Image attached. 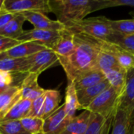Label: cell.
<instances>
[{"instance_id": "f546056e", "label": "cell", "mask_w": 134, "mask_h": 134, "mask_svg": "<svg viewBox=\"0 0 134 134\" xmlns=\"http://www.w3.org/2000/svg\"><path fill=\"white\" fill-rule=\"evenodd\" d=\"M110 25L115 32L122 35L134 34V18L128 20H109Z\"/></svg>"}, {"instance_id": "d6a6232c", "label": "cell", "mask_w": 134, "mask_h": 134, "mask_svg": "<svg viewBox=\"0 0 134 134\" xmlns=\"http://www.w3.org/2000/svg\"><path fill=\"white\" fill-rule=\"evenodd\" d=\"M14 74L13 72L0 70V90H5L12 86H16L13 84L15 81Z\"/></svg>"}, {"instance_id": "ffe728a7", "label": "cell", "mask_w": 134, "mask_h": 134, "mask_svg": "<svg viewBox=\"0 0 134 134\" xmlns=\"http://www.w3.org/2000/svg\"><path fill=\"white\" fill-rule=\"evenodd\" d=\"M105 79V75L102 71L94 69L79 76L73 82V83L75 85V90L78 91L96 86Z\"/></svg>"}, {"instance_id": "e575fe53", "label": "cell", "mask_w": 134, "mask_h": 134, "mask_svg": "<svg viewBox=\"0 0 134 134\" xmlns=\"http://www.w3.org/2000/svg\"><path fill=\"white\" fill-rule=\"evenodd\" d=\"M21 42L16 40V39H13L9 38L2 35H0V53L5 52L11 48L19 45Z\"/></svg>"}, {"instance_id": "e0dca14e", "label": "cell", "mask_w": 134, "mask_h": 134, "mask_svg": "<svg viewBox=\"0 0 134 134\" xmlns=\"http://www.w3.org/2000/svg\"><path fill=\"white\" fill-rule=\"evenodd\" d=\"M104 46L113 54L116 59L118 64L122 68L126 69L127 71L130 68H134V54L122 49L117 45L108 42L107 41L102 40Z\"/></svg>"}, {"instance_id": "603a6c76", "label": "cell", "mask_w": 134, "mask_h": 134, "mask_svg": "<svg viewBox=\"0 0 134 134\" xmlns=\"http://www.w3.org/2000/svg\"><path fill=\"white\" fill-rule=\"evenodd\" d=\"M32 101L29 99H20L0 120V122L20 120L27 117Z\"/></svg>"}, {"instance_id": "7c38bea8", "label": "cell", "mask_w": 134, "mask_h": 134, "mask_svg": "<svg viewBox=\"0 0 134 134\" xmlns=\"http://www.w3.org/2000/svg\"><path fill=\"white\" fill-rule=\"evenodd\" d=\"M35 55L21 58H5L0 60V70L13 73H29L32 67Z\"/></svg>"}, {"instance_id": "60d3db41", "label": "cell", "mask_w": 134, "mask_h": 134, "mask_svg": "<svg viewBox=\"0 0 134 134\" xmlns=\"http://www.w3.org/2000/svg\"><path fill=\"white\" fill-rule=\"evenodd\" d=\"M38 134H44V133H38Z\"/></svg>"}, {"instance_id": "4316f807", "label": "cell", "mask_w": 134, "mask_h": 134, "mask_svg": "<svg viewBox=\"0 0 134 134\" xmlns=\"http://www.w3.org/2000/svg\"><path fill=\"white\" fill-rule=\"evenodd\" d=\"M61 101V94L58 90H46L44 100V114L42 119H46L52 113H53L60 106Z\"/></svg>"}, {"instance_id": "ac0fdd59", "label": "cell", "mask_w": 134, "mask_h": 134, "mask_svg": "<svg viewBox=\"0 0 134 134\" xmlns=\"http://www.w3.org/2000/svg\"><path fill=\"white\" fill-rule=\"evenodd\" d=\"M104 74L110 86L113 87L119 95H121L126 86L127 70L118 65L105 71Z\"/></svg>"}, {"instance_id": "4dcf8cb0", "label": "cell", "mask_w": 134, "mask_h": 134, "mask_svg": "<svg viewBox=\"0 0 134 134\" xmlns=\"http://www.w3.org/2000/svg\"><path fill=\"white\" fill-rule=\"evenodd\" d=\"M0 134H29L22 126L20 120L0 122Z\"/></svg>"}, {"instance_id": "7402d4cb", "label": "cell", "mask_w": 134, "mask_h": 134, "mask_svg": "<svg viewBox=\"0 0 134 134\" xmlns=\"http://www.w3.org/2000/svg\"><path fill=\"white\" fill-rule=\"evenodd\" d=\"M130 121L127 113L117 107L112 119L111 134H130Z\"/></svg>"}, {"instance_id": "4fadbf2b", "label": "cell", "mask_w": 134, "mask_h": 134, "mask_svg": "<svg viewBox=\"0 0 134 134\" xmlns=\"http://www.w3.org/2000/svg\"><path fill=\"white\" fill-rule=\"evenodd\" d=\"M57 62L59 63L57 54L52 49H44L35 54L34 62L29 73H34L39 75L49 68L55 65Z\"/></svg>"}, {"instance_id": "9c48e42d", "label": "cell", "mask_w": 134, "mask_h": 134, "mask_svg": "<svg viewBox=\"0 0 134 134\" xmlns=\"http://www.w3.org/2000/svg\"><path fill=\"white\" fill-rule=\"evenodd\" d=\"M21 14L25 17L26 20L33 24L34 28L50 31H62L65 28L64 24L60 21L50 20L44 13L39 12H24Z\"/></svg>"}, {"instance_id": "2e32d148", "label": "cell", "mask_w": 134, "mask_h": 134, "mask_svg": "<svg viewBox=\"0 0 134 134\" xmlns=\"http://www.w3.org/2000/svg\"><path fill=\"white\" fill-rule=\"evenodd\" d=\"M44 49L46 48L37 42H21L19 45L5 51V54L9 58H21L35 55Z\"/></svg>"}, {"instance_id": "7a4b0ae2", "label": "cell", "mask_w": 134, "mask_h": 134, "mask_svg": "<svg viewBox=\"0 0 134 134\" xmlns=\"http://www.w3.org/2000/svg\"><path fill=\"white\" fill-rule=\"evenodd\" d=\"M50 12L64 26L79 22L94 12L100 9V0H51Z\"/></svg>"}, {"instance_id": "74e56055", "label": "cell", "mask_w": 134, "mask_h": 134, "mask_svg": "<svg viewBox=\"0 0 134 134\" xmlns=\"http://www.w3.org/2000/svg\"><path fill=\"white\" fill-rule=\"evenodd\" d=\"M3 2H4V0H0V10L2 9V5H3Z\"/></svg>"}, {"instance_id": "52a82bcc", "label": "cell", "mask_w": 134, "mask_h": 134, "mask_svg": "<svg viewBox=\"0 0 134 134\" xmlns=\"http://www.w3.org/2000/svg\"><path fill=\"white\" fill-rule=\"evenodd\" d=\"M118 107L123 109L130 121L131 130L134 129V68L127 71L125 88L119 97Z\"/></svg>"}, {"instance_id": "44dd1931", "label": "cell", "mask_w": 134, "mask_h": 134, "mask_svg": "<svg viewBox=\"0 0 134 134\" xmlns=\"http://www.w3.org/2000/svg\"><path fill=\"white\" fill-rule=\"evenodd\" d=\"M91 112L84 110L82 113L75 115L68 124L65 130L61 134H84L89 125Z\"/></svg>"}, {"instance_id": "cb8c5ba5", "label": "cell", "mask_w": 134, "mask_h": 134, "mask_svg": "<svg viewBox=\"0 0 134 134\" xmlns=\"http://www.w3.org/2000/svg\"><path fill=\"white\" fill-rule=\"evenodd\" d=\"M25 21L26 19L21 13H16L13 20L0 30V35L17 40L24 32L23 24Z\"/></svg>"}, {"instance_id": "1f68e13d", "label": "cell", "mask_w": 134, "mask_h": 134, "mask_svg": "<svg viewBox=\"0 0 134 134\" xmlns=\"http://www.w3.org/2000/svg\"><path fill=\"white\" fill-rule=\"evenodd\" d=\"M45 93L32 101L27 117H36V118H40L42 119L43 114H44Z\"/></svg>"}, {"instance_id": "5bb4252c", "label": "cell", "mask_w": 134, "mask_h": 134, "mask_svg": "<svg viewBox=\"0 0 134 134\" xmlns=\"http://www.w3.org/2000/svg\"><path fill=\"white\" fill-rule=\"evenodd\" d=\"M20 99V86H12L0 94V120Z\"/></svg>"}, {"instance_id": "f35d334b", "label": "cell", "mask_w": 134, "mask_h": 134, "mask_svg": "<svg viewBox=\"0 0 134 134\" xmlns=\"http://www.w3.org/2000/svg\"><path fill=\"white\" fill-rule=\"evenodd\" d=\"M130 134H134V129L133 130H132L130 131Z\"/></svg>"}, {"instance_id": "f1b7e54d", "label": "cell", "mask_w": 134, "mask_h": 134, "mask_svg": "<svg viewBox=\"0 0 134 134\" xmlns=\"http://www.w3.org/2000/svg\"><path fill=\"white\" fill-rule=\"evenodd\" d=\"M23 128L29 134L42 133L44 120L36 117H25L20 120Z\"/></svg>"}, {"instance_id": "83f0119b", "label": "cell", "mask_w": 134, "mask_h": 134, "mask_svg": "<svg viewBox=\"0 0 134 134\" xmlns=\"http://www.w3.org/2000/svg\"><path fill=\"white\" fill-rule=\"evenodd\" d=\"M104 41L119 46L123 49H126L134 54V34L122 35L117 32H113Z\"/></svg>"}, {"instance_id": "836d02e7", "label": "cell", "mask_w": 134, "mask_h": 134, "mask_svg": "<svg viewBox=\"0 0 134 134\" xmlns=\"http://www.w3.org/2000/svg\"><path fill=\"white\" fill-rule=\"evenodd\" d=\"M115 6L134 7V0H100V9Z\"/></svg>"}, {"instance_id": "ba28073f", "label": "cell", "mask_w": 134, "mask_h": 134, "mask_svg": "<svg viewBox=\"0 0 134 134\" xmlns=\"http://www.w3.org/2000/svg\"><path fill=\"white\" fill-rule=\"evenodd\" d=\"M69 122L70 120L66 116L65 107L63 104L53 113L44 119L42 133L61 134Z\"/></svg>"}, {"instance_id": "8992f818", "label": "cell", "mask_w": 134, "mask_h": 134, "mask_svg": "<svg viewBox=\"0 0 134 134\" xmlns=\"http://www.w3.org/2000/svg\"><path fill=\"white\" fill-rule=\"evenodd\" d=\"M61 31H50L41 29H31L24 31L23 34L17 39L20 42H35L46 49H53L57 45Z\"/></svg>"}, {"instance_id": "3957f363", "label": "cell", "mask_w": 134, "mask_h": 134, "mask_svg": "<svg viewBox=\"0 0 134 134\" xmlns=\"http://www.w3.org/2000/svg\"><path fill=\"white\" fill-rule=\"evenodd\" d=\"M109 20L103 16L91 17L69 24L65 27L74 33H82L100 40H105L114 32L110 25Z\"/></svg>"}, {"instance_id": "8fae6325", "label": "cell", "mask_w": 134, "mask_h": 134, "mask_svg": "<svg viewBox=\"0 0 134 134\" xmlns=\"http://www.w3.org/2000/svg\"><path fill=\"white\" fill-rule=\"evenodd\" d=\"M111 86L107 79L102 81L96 86L77 91V97L80 109L86 110L90 104L104 90Z\"/></svg>"}, {"instance_id": "277c9868", "label": "cell", "mask_w": 134, "mask_h": 134, "mask_svg": "<svg viewBox=\"0 0 134 134\" xmlns=\"http://www.w3.org/2000/svg\"><path fill=\"white\" fill-rule=\"evenodd\" d=\"M120 95L111 86L102 92L87 108V111L106 119L114 115Z\"/></svg>"}, {"instance_id": "5b68a950", "label": "cell", "mask_w": 134, "mask_h": 134, "mask_svg": "<svg viewBox=\"0 0 134 134\" xmlns=\"http://www.w3.org/2000/svg\"><path fill=\"white\" fill-rule=\"evenodd\" d=\"M2 10L13 13L28 11L49 13V0H4Z\"/></svg>"}, {"instance_id": "484cf974", "label": "cell", "mask_w": 134, "mask_h": 134, "mask_svg": "<svg viewBox=\"0 0 134 134\" xmlns=\"http://www.w3.org/2000/svg\"><path fill=\"white\" fill-rule=\"evenodd\" d=\"M101 41V49L98 54L97 62H96V69L104 73L105 71L118 66L119 64L113 56V54L104 46L102 40Z\"/></svg>"}, {"instance_id": "9a60e30c", "label": "cell", "mask_w": 134, "mask_h": 134, "mask_svg": "<svg viewBox=\"0 0 134 134\" xmlns=\"http://www.w3.org/2000/svg\"><path fill=\"white\" fill-rule=\"evenodd\" d=\"M74 37L75 33L66 27L60 31V38L53 49L58 59L65 58L72 53L75 48Z\"/></svg>"}, {"instance_id": "8d00e7d4", "label": "cell", "mask_w": 134, "mask_h": 134, "mask_svg": "<svg viewBox=\"0 0 134 134\" xmlns=\"http://www.w3.org/2000/svg\"><path fill=\"white\" fill-rule=\"evenodd\" d=\"M7 58V56L5 54V52H3V53H0V60H3V59H5Z\"/></svg>"}, {"instance_id": "d6986e66", "label": "cell", "mask_w": 134, "mask_h": 134, "mask_svg": "<svg viewBox=\"0 0 134 134\" xmlns=\"http://www.w3.org/2000/svg\"><path fill=\"white\" fill-rule=\"evenodd\" d=\"M113 116L106 119L101 115L92 113L89 125L84 134H109Z\"/></svg>"}, {"instance_id": "d4e9b609", "label": "cell", "mask_w": 134, "mask_h": 134, "mask_svg": "<svg viewBox=\"0 0 134 134\" xmlns=\"http://www.w3.org/2000/svg\"><path fill=\"white\" fill-rule=\"evenodd\" d=\"M65 107L66 116L71 121L75 116L77 110H80V107L77 97V91L73 82H68L65 91Z\"/></svg>"}, {"instance_id": "6da1fadb", "label": "cell", "mask_w": 134, "mask_h": 134, "mask_svg": "<svg viewBox=\"0 0 134 134\" xmlns=\"http://www.w3.org/2000/svg\"><path fill=\"white\" fill-rule=\"evenodd\" d=\"M75 48L59 64L65 71L68 82H73L83 74L96 69V62L101 49V41L82 33H75Z\"/></svg>"}, {"instance_id": "d590c367", "label": "cell", "mask_w": 134, "mask_h": 134, "mask_svg": "<svg viewBox=\"0 0 134 134\" xmlns=\"http://www.w3.org/2000/svg\"><path fill=\"white\" fill-rule=\"evenodd\" d=\"M16 13L5 12L3 10H0V30H2L13 18L15 16Z\"/></svg>"}, {"instance_id": "30bf717a", "label": "cell", "mask_w": 134, "mask_h": 134, "mask_svg": "<svg viewBox=\"0 0 134 134\" xmlns=\"http://www.w3.org/2000/svg\"><path fill=\"white\" fill-rule=\"evenodd\" d=\"M38 75L34 73H28L25 76L20 85L21 99H29L33 101L46 93V90L38 85Z\"/></svg>"}, {"instance_id": "ab89813d", "label": "cell", "mask_w": 134, "mask_h": 134, "mask_svg": "<svg viewBox=\"0 0 134 134\" xmlns=\"http://www.w3.org/2000/svg\"><path fill=\"white\" fill-rule=\"evenodd\" d=\"M3 91H4L3 90H0V94H1V93H2L3 92Z\"/></svg>"}]
</instances>
